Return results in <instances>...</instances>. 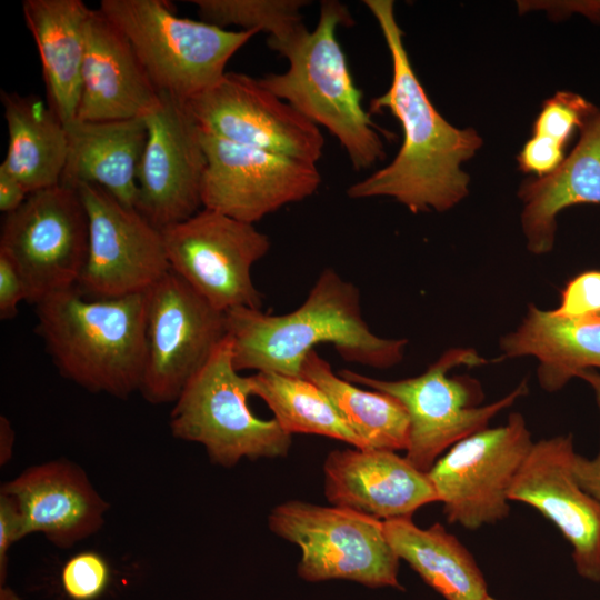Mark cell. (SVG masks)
Masks as SVG:
<instances>
[{"instance_id": "cell-1", "label": "cell", "mask_w": 600, "mask_h": 600, "mask_svg": "<svg viewBox=\"0 0 600 600\" xmlns=\"http://www.w3.org/2000/svg\"><path fill=\"white\" fill-rule=\"evenodd\" d=\"M376 18L392 61L390 88L371 101V112L387 109L398 119L403 142L390 164L349 187L352 199L390 197L412 213L447 211L469 193L461 164L482 146L473 128L459 129L434 108L417 77L392 0H364Z\"/></svg>"}, {"instance_id": "cell-2", "label": "cell", "mask_w": 600, "mask_h": 600, "mask_svg": "<svg viewBox=\"0 0 600 600\" xmlns=\"http://www.w3.org/2000/svg\"><path fill=\"white\" fill-rule=\"evenodd\" d=\"M224 318L238 371L300 377L303 360L320 343L332 344L344 361L387 369L403 359L408 343L374 334L362 317L359 289L329 268L289 313L239 307Z\"/></svg>"}, {"instance_id": "cell-3", "label": "cell", "mask_w": 600, "mask_h": 600, "mask_svg": "<svg viewBox=\"0 0 600 600\" xmlns=\"http://www.w3.org/2000/svg\"><path fill=\"white\" fill-rule=\"evenodd\" d=\"M36 316L37 333L64 378L117 398L140 390L147 292L94 299L74 287L39 301Z\"/></svg>"}, {"instance_id": "cell-4", "label": "cell", "mask_w": 600, "mask_h": 600, "mask_svg": "<svg viewBox=\"0 0 600 600\" xmlns=\"http://www.w3.org/2000/svg\"><path fill=\"white\" fill-rule=\"evenodd\" d=\"M351 24L344 4L322 1L314 30L304 29L270 48L289 61L288 70L269 73L259 82L314 124L326 127L347 151L352 167L362 170L384 159V148L337 39L338 27Z\"/></svg>"}, {"instance_id": "cell-5", "label": "cell", "mask_w": 600, "mask_h": 600, "mask_svg": "<svg viewBox=\"0 0 600 600\" xmlns=\"http://www.w3.org/2000/svg\"><path fill=\"white\" fill-rule=\"evenodd\" d=\"M99 9L129 40L158 92L183 102L217 84L258 33L180 18L164 0H102Z\"/></svg>"}, {"instance_id": "cell-6", "label": "cell", "mask_w": 600, "mask_h": 600, "mask_svg": "<svg viewBox=\"0 0 600 600\" xmlns=\"http://www.w3.org/2000/svg\"><path fill=\"white\" fill-rule=\"evenodd\" d=\"M484 363L487 360L476 350L453 348L412 378L382 380L349 369L338 374L354 384L390 394L404 407L410 422L406 458L420 471L428 472L447 449L488 428L496 414L527 393L524 380L498 401L481 406L483 392L478 380L448 376L453 368Z\"/></svg>"}, {"instance_id": "cell-7", "label": "cell", "mask_w": 600, "mask_h": 600, "mask_svg": "<svg viewBox=\"0 0 600 600\" xmlns=\"http://www.w3.org/2000/svg\"><path fill=\"white\" fill-rule=\"evenodd\" d=\"M249 396L248 377L234 368L226 336L174 401L171 432L202 444L210 460L222 467H232L242 458L287 456L291 434L276 419L256 417L247 403Z\"/></svg>"}, {"instance_id": "cell-8", "label": "cell", "mask_w": 600, "mask_h": 600, "mask_svg": "<svg viewBox=\"0 0 600 600\" xmlns=\"http://www.w3.org/2000/svg\"><path fill=\"white\" fill-rule=\"evenodd\" d=\"M268 523L274 534L301 549L298 574L307 581L342 579L370 588L403 589L398 580L400 559L379 519L291 500L273 508Z\"/></svg>"}, {"instance_id": "cell-9", "label": "cell", "mask_w": 600, "mask_h": 600, "mask_svg": "<svg viewBox=\"0 0 600 600\" xmlns=\"http://www.w3.org/2000/svg\"><path fill=\"white\" fill-rule=\"evenodd\" d=\"M89 219L76 188L57 184L32 191L6 214L0 250L18 268L37 304L46 297L77 287L88 254Z\"/></svg>"}, {"instance_id": "cell-10", "label": "cell", "mask_w": 600, "mask_h": 600, "mask_svg": "<svg viewBox=\"0 0 600 600\" xmlns=\"http://www.w3.org/2000/svg\"><path fill=\"white\" fill-rule=\"evenodd\" d=\"M161 231L170 270L213 308L261 309L251 268L267 254L270 241L252 223L202 208Z\"/></svg>"}, {"instance_id": "cell-11", "label": "cell", "mask_w": 600, "mask_h": 600, "mask_svg": "<svg viewBox=\"0 0 600 600\" xmlns=\"http://www.w3.org/2000/svg\"><path fill=\"white\" fill-rule=\"evenodd\" d=\"M522 414L458 441L428 471L450 523L476 530L504 519L509 491L533 446Z\"/></svg>"}, {"instance_id": "cell-12", "label": "cell", "mask_w": 600, "mask_h": 600, "mask_svg": "<svg viewBox=\"0 0 600 600\" xmlns=\"http://www.w3.org/2000/svg\"><path fill=\"white\" fill-rule=\"evenodd\" d=\"M226 336L224 312L170 270L147 291L143 398L174 402Z\"/></svg>"}, {"instance_id": "cell-13", "label": "cell", "mask_w": 600, "mask_h": 600, "mask_svg": "<svg viewBox=\"0 0 600 600\" xmlns=\"http://www.w3.org/2000/svg\"><path fill=\"white\" fill-rule=\"evenodd\" d=\"M76 189L89 219L79 291L94 299L147 292L170 271L162 231L97 184Z\"/></svg>"}, {"instance_id": "cell-14", "label": "cell", "mask_w": 600, "mask_h": 600, "mask_svg": "<svg viewBox=\"0 0 600 600\" xmlns=\"http://www.w3.org/2000/svg\"><path fill=\"white\" fill-rule=\"evenodd\" d=\"M201 142L206 154L202 208L253 224L288 203L312 196L320 186L316 163L203 131Z\"/></svg>"}, {"instance_id": "cell-15", "label": "cell", "mask_w": 600, "mask_h": 600, "mask_svg": "<svg viewBox=\"0 0 600 600\" xmlns=\"http://www.w3.org/2000/svg\"><path fill=\"white\" fill-rule=\"evenodd\" d=\"M184 103L201 131L221 139L311 163L322 154L317 124L248 74L226 72Z\"/></svg>"}, {"instance_id": "cell-16", "label": "cell", "mask_w": 600, "mask_h": 600, "mask_svg": "<svg viewBox=\"0 0 600 600\" xmlns=\"http://www.w3.org/2000/svg\"><path fill=\"white\" fill-rule=\"evenodd\" d=\"M146 123L148 137L137 173L136 209L163 230L202 207L206 154L200 128L183 101L161 94Z\"/></svg>"}, {"instance_id": "cell-17", "label": "cell", "mask_w": 600, "mask_h": 600, "mask_svg": "<svg viewBox=\"0 0 600 600\" xmlns=\"http://www.w3.org/2000/svg\"><path fill=\"white\" fill-rule=\"evenodd\" d=\"M572 436L534 442L509 491V500L537 509L572 548L577 573L600 582V501L574 474Z\"/></svg>"}, {"instance_id": "cell-18", "label": "cell", "mask_w": 600, "mask_h": 600, "mask_svg": "<svg viewBox=\"0 0 600 600\" xmlns=\"http://www.w3.org/2000/svg\"><path fill=\"white\" fill-rule=\"evenodd\" d=\"M324 494L336 507L381 521L411 518L438 501L428 472L396 451L343 449L331 451L323 463Z\"/></svg>"}, {"instance_id": "cell-19", "label": "cell", "mask_w": 600, "mask_h": 600, "mask_svg": "<svg viewBox=\"0 0 600 600\" xmlns=\"http://www.w3.org/2000/svg\"><path fill=\"white\" fill-rule=\"evenodd\" d=\"M160 98L126 36L99 8L91 9L77 120L146 118Z\"/></svg>"}, {"instance_id": "cell-20", "label": "cell", "mask_w": 600, "mask_h": 600, "mask_svg": "<svg viewBox=\"0 0 600 600\" xmlns=\"http://www.w3.org/2000/svg\"><path fill=\"white\" fill-rule=\"evenodd\" d=\"M1 491L17 502L24 536L42 533L60 548H70L96 533L109 503L78 466L54 460L26 469Z\"/></svg>"}, {"instance_id": "cell-21", "label": "cell", "mask_w": 600, "mask_h": 600, "mask_svg": "<svg viewBox=\"0 0 600 600\" xmlns=\"http://www.w3.org/2000/svg\"><path fill=\"white\" fill-rule=\"evenodd\" d=\"M68 157L60 183L101 187L122 204L136 208L137 173L148 137L146 118L74 120L66 126Z\"/></svg>"}, {"instance_id": "cell-22", "label": "cell", "mask_w": 600, "mask_h": 600, "mask_svg": "<svg viewBox=\"0 0 600 600\" xmlns=\"http://www.w3.org/2000/svg\"><path fill=\"white\" fill-rule=\"evenodd\" d=\"M579 131L576 147L554 172L528 179L519 188L521 227L534 254L552 250L559 212L574 204L600 203V110Z\"/></svg>"}, {"instance_id": "cell-23", "label": "cell", "mask_w": 600, "mask_h": 600, "mask_svg": "<svg viewBox=\"0 0 600 600\" xmlns=\"http://www.w3.org/2000/svg\"><path fill=\"white\" fill-rule=\"evenodd\" d=\"M500 349L503 358H536L540 386L558 391L579 372L600 369V314L561 317L531 304Z\"/></svg>"}, {"instance_id": "cell-24", "label": "cell", "mask_w": 600, "mask_h": 600, "mask_svg": "<svg viewBox=\"0 0 600 600\" xmlns=\"http://www.w3.org/2000/svg\"><path fill=\"white\" fill-rule=\"evenodd\" d=\"M90 11L81 0L22 2L23 18L40 57L47 104L64 126L77 119Z\"/></svg>"}, {"instance_id": "cell-25", "label": "cell", "mask_w": 600, "mask_h": 600, "mask_svg": "<svg viewBox=\"0 0 600 600\" xmlns=\"http://www.w3.org/2000/svg\"><path fill=\"white\" fill-rule=\"evenodd\" d=\"M9 143L0 168L30 193L60 184L68 134L59 117L37 96L1 91Z\"/></svg>"}, {"instance_id": "cell-26", "label": "cell", "mask_w": 600, "mask_h": 600, "mask_svg": "<svg viewBox=\"0 0 600 600\" xmlns=\"http://www.w3.org/2000/svg\"><path fill=\"white\" fill-rule=\"evenodd\" d=\"M386 538L399 559L446 600H483L484 577L468 549L440 523L427 529L412 518L386 520Z\"/></svg>"}, {"instance_id": "cell-27", "label": "cell", "mask_w": 600, "mask_h": 600, "mask_svg": "<svg viewBox=\"0 0 600 600\" xmlns=\"http://www.w3.org/2000/svg\"><path fill=\"white\" fill-rule=\"evenodd\" d=\"M300 377L317 384L330 398L369 449L407 450L409 417L396 398L376 390H363L341 378L316 350L303 360Z\"/></svg>"}, {"instance_id": "cell-28", "label": "cell", "mask_w": 600, "mask_h": 600, "mask_svg": "<svg viewBox=\"0 0 600 600\" xmlns=\"http://www.w3.org/2000/svg\"><path fill=\"white\" fill-rule=\"evenodd\" d=\"M248 383L250 396L262 399L274 414L273 419L289 434H318L353 448L369 449L330 398L310 380L276 372H256L248 376Z\"/></svg>"}, {"instance_id": "cell-29", "label": "cell", "mask_w": 600, "mask_h": 600, "mask_svg": "<svg viewBox=\"0 0 600 600\" xmlns=\"http://www.w3.org/2000/svg\"><path fill=\"white\" fill-rule=\"evenodd\" d=\"M599 109L571 91H558L544 100L532 126V136L517 157L519 169L542 178L566 159V146L573 132Z\"/></svg>"}, {"instance_id": "cell-30", "label": "cell", "mask_w": 600, "mask_h": 600, "mask_svg": "<svg viewBox=\"0 0 600 600\" xmlns=\"http://www.w3.org/2000/svg\"><path fill=\"white\" fill-rule=\"evenodd\" d=\"M202 21L223 28L236 24L243 30L269 33L272 47L306 29L302 0H192Z\"/></svg>"}, {"instance_id": "cell-31", "label": "cell", "mask_w": 600, "mask_h": 600, "mask_svg": "<svg viewBox=\"0 0 600 600\" xmlns=\"http://www.w3.org/2000/svg\"><path fill=\"white\" fill-rule=\"evenodd\" d=\"M111 568L98 552L70 557L60 570V586L69 600H98L109 588Z\"/></svg>"}, {"instance_id": "cell-32", "label": "cell", "mask_w": 600, "mask_h": 600, "mask_svg": "<svg viewBox=\"0 0 600 600\" xmlns=\"http://www.w3.org/2000/svg\"><path fill=\"white\" fill-rule=\"evenodd\" d=\"M552 311L561 317L600 314V270L583 271L569 280Z\"/></svg>"}, {"instance_id": "cell-33", "label": "cell", "mask_w": 600, "mask_h": 600, "mask_svg": "<svg viewBox=\"0 0 600 600\" xmlns=\"http://www.w3.org/2000/svg\"><path fill=\"white\" fill-rule=\"evenodd\" d=\"M23 300H28L24 281L11 258L0 250V319H13Z\"/></svg>"}, {"instance_id": "cell-34", "label": "cell", "mask_w": 600, "mask_h": 600, "mask_svg": "<svg viewBox=\"0 0 600 600\" xmlns=\"http://www.w3.org/2000/svg\"><path fill=\"white\" fill-rule=\"evenodd\" d=\"M577 377L588 382L592 388L600 413V372L589 369L579 372ZM573 467L576 478L583 490L600 501V448L593 459L577 453Z\"/></svg>"}, {"instance_id": "cell-35", "label": "cell", "mask_w": 600, "mask_h": 600, "mask_svg": "<svg viewBox=\"0 0 600 600\" xmlns=\"http://www.w3.org/2000/svg\"><path fill=\"white\" fill-rule=\"evenodd\" d=\"M24 536L23 519L16 500L0 490V576L6 577L8 552Z\"/></svg>"}, {"instance_id": "cell-36", "label": "cell", "mask_w": 600, "mask_h": 600, "mask_svg": "<svg viewBox=\"0 0 600 600\" xmlns=\"http://www.w3.org/2000/svg\"><path fill=\"white\" fill-rule=\"evenodd\" d=\"M517 6L520 13L543 10L554 20L577 13L592 22H600V0H533L518 1Z\"/></svg>"}, {"instance_id": "cell-37", "label": "cell", "mask_w": 600, "mask_h": 600, "mask_svg": "<svg viewBox=\"0 0 600 600\" xmlns=\"http://www.w3.org/2000/svg\"><path fill=\"white\" fill-rule=\"evenodd\" d=\"M29 192L12 174L0 168V211L9 214L27 199Z\"/></svg>"}, {"instance_id": "cell-38", "label": "cell", "mask_w": 600, "mask_h": 600, "mask_svg": "<svg viewBox=\"0 0 600 600\" xmlns=\"http://www.w3.org/2000/svg\"><path fill=\"white\" fill-rule=\"evenodd\" d=\"M14 432L9 420L0 417V461L7 463L12 454Z\"/></svg>"}, {"instance_id": "cell-39", "label": "cell", "mask_w": 600, "mask_h": 600, "mask_svg": "<svg viewBox=\"0 0 600 600\" xmlns=\"http://www.w3.org/2000/svg\"><path fill=\"white\" fill-rule=\"evenodd\" d=\"M483 600H498V599H496V598L491 597L490 594H488Z\"/></svg>"}]
</instances>
